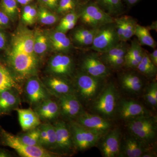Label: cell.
<instances>
[{
  "label": "cell",
  "instance_id": "obj_7",
  "mask_svg": "<svg viewBox=\"0 0 157 157\" xmlns=\"http://www.w3.org/2000/svg\"><path fill=\"white\" fill-rule=\"evenodd\" d=\"M117 100V90L114 85L109 83L96 99L94 104V109L103 116L112 117L115 113Z\"/></svg>",
  "mask_w": 157,
  "mask_h": 157
},
{
  "label": "cell",
  "instance_id": "obj_6",
  "mask_svg": "<svg viewBox=\"0 0 157 157\" xmlns=\"http://www.w3.org/2000/svg\"><path fill=\"white\" fill-rule=\"evenodd\" d=\"M104 79L94 77L83 71L77 74L75 78V86L82 101L88 102L95 98Z\"/></svg>",
  "mask_w": 157,
  "mask_h": 157
},
{
  "label": "cell",
  "instance_id": "obj_52",
  "mask_svg": "<svg viewBox=\"0 0 157 157\" xmlns=\"http://www.w3.org/2000/svg\"><path fill=\"white\" fill-rule=\"evenodd\" d=\"M17 2L19 3L21 5H27L29 4L26 0H16Z\"/></svg>",
  "mask_w": 157,
  "mask_h": 157
},
{
  "label": "cell",
  "instance_id": "obj_43",
  "mask_svg": "<svg viewBox=\"0 0 157 157\" xmlns=\"http://www.w3.org/2000/svg\"><path fill=\"white\" fill-rule=\"evenodd\" d=\"M37 14H38V11L37 10L35 6H32L28 15L24 21V22L27 24H33L35 22V20L37 16Z\"/></svg>",
  "mask_w": 157,
  "mask_h": 157
},
{
  "label": "cell",
  "instance_id": "obj_51",
  "mask_svg": "<svg viewBox=\"0 0 157 157\" xmlns=\"http://www.w3.org/2000/svg\"><path fill=\"white\" fill-rule=\"evenodd\" d=\"M155 156V154L151 152H146L142 155V157H153Z\"/></svg>",
  "mask_w": 157,
  "mask_h": 157
},
{
  "label": "cell",
  "instance_id": "obj_1",
  "mask_svg": "<svg viewBox=\"0 0 157 157\" xmlns=\"http://www.w3.org/2000/svg\"><path fill=\"white\" fill-rule=\"evenodd\" d=\"M0 143L13 149L23 157H55L60 155L40 146H30L21 141L17 135L7 132L0 126Z\"/></svg>",
  "mask_w": 157,
  "mask_h": 157
},
{
  "label": "cell",
  "instance_id": "obj_40",
  "mask_svg": "<svg viewBox=\"0 0 157 157\" xmlns=\"http://www.w3.org/2000/svg\"><path fill=\"white\" fill-rule=\"evenodd\" d=\"M125 62V56H123L112 59L106 63L113 68L118 69L124 66Z\"/></svg>",
  "mask_w": 157,
  "mask_h": 157
},
{
  "label": "cell",
  "instance_id": "obj_28",
  "mask_svg": "<svg viewBox=\"0 0 157 157\" xmlns=\"http://www.w3.org/2000/svg\"><path fill=\"white\" fill-rule=\"evenodd\" d=\"M95 2L110 16L120 14L123 11L122 0H95Z\"/></svg>",
  "mask_w": 157,
  "mask_h": 157
},
{
  "label": "cell",
  "instance_id": "obj_38",
  "mask_svg": "<svg viewBox=\"0 0 157 157\" xmlns=\"http://www.w3.org/2000/svg\"><path fill=\"white\" fill-rule=\"evenodd\" d=\"M76 5V0H59L56 11L59 14H67L74 10Z\"/></svg>",
  "mask_w": 157,
  "mask_h": 157
},
{
  "label": "cell",
  "instance_id": "obj_24",
  "mask_svg": "<svg viewBox=\"0 0 157 157\" xmlns=\"http://www.w3.org/2000/svg\"><path fill=\"white\" fill-rule=\"evenodd\" d=\"M147 151L145 143L136 137H127L124 144L123 153L125 156L140 157Z\"/></svg>",
  "mask_w": 157,
  "mask_h": 157
},
{
  "label": "cell",
  "instance_id": "obj_18",
  "mask_svg": "<svg viewBox=\"0 0 157 157\" xmlns=\"http://www.w3.org/2000/svg\"><path fill=\"white\" fill-rule=\"evenodd\" d=\"M114 22L121 42H127L135 36L137 24L135 18L125 15L115 18Z\"/></svg>",
  "mask_w": 157,
  "mask_h": 157
},
{
  "label": "cell",
  "instance_id": "obj_30",
  "mask_svg": "<svg viewBox=\"0 0 157 157\" xmlns=\"http://www.w3.org/2000/svg\"><path fill=\"white\" fill-rule=\"evenodd\" d=\"M130 45L126 42H120L116 46L106 52L102 53V59L105 63L113 59L125 56Z\"/></svg>",
  "mask_w": 157,
  "mask_h": 157
},
{
  "label": "cell",
  "instance_id": "obj_25",
  "mask_svg": "<svg viewBox=\"0 0 157 157\" xmlns=\"http://www.w3.org/2000/svg\"><path fill=\"white\" fill-rule=\"evenodd\" d=\"M48 38L52 48L57 52H67L72 47L70 39L65 33L60 31L52 32Z\"/></svg>",
  "mask_w": 157,
  "mask_h": 157
},
{
  "label": "cell",
  "instance_id": "obj_5",
  "mask_svg": "<svg viewBox=\"0 0 157 157\" xmlns=\"http://www.w3.org/2000/svg\"><path fill=\"white\" fill-rule=\"evenodd\" d=\"M82 22L92 29H98L102 26L114 22V19L95 2H88L82 8L80 14Z\"/></svg>",
  "mask_w": 157,
  "mask_h": 157
},
{
  "label": "cell",
  "instance_id": "obj_16",
  "mask_svg": "<svg viewBox=\"0 0 157 157\" xmlns=\"http://www.w3.org/2000/svg\"><path fill=\"white\" fill-rule=\"evenodd\" d=\"M118 113L121 119L127 121L136 118L149 115L148 111L143 105L131 100H123L118 105Z\"/></svg>",
  "mask_w": 157,
  "mask_h": 157
},
{
  "label": "cell",
  "instance_id": "obj_47",
  "mask_svg": "<svg viewBox=\"0 0 157 157\" xmlns=\"http://www.w3.org/2000/svg\"><path fill=\"white\" fill-rule=\"evenodd\" d=\"M152 62L157 67V49H155L152 52L148 54Z\"/></svg>",
  "mask_w": 157,
  "mask_h": 157
},
{
  "label": "cell",
  "instance_id": "obj_45",
  "mask_svg": "<svg viewBox=\"0 0 157 157\" xmlns=\"http://www.w3.org/2000/svg\"><path fill=\"white\" fill-rule=\"evenodd\" d=\"M78 18L75 19L72 22L69 23L67 24L61 26H58L57 29V30L60 31L63 33H67V32L72 29L74 28V27L76 25V23H77V20Z\"/></svg>",
  "mask_w": 157,
  "mask_h": 157
},
{
  "label": "cell",
  "instance_id": "obj_2",
  "mask_svg": "<svg viewBox=\"0 0 157 157\" xmlns=\"http://www.w3.org/2000/svg\"><path fill=\"white\" fill-rule=\"evenodd\" d=\"M127 128L134 137L145 144L150 143L156 135V120L150 115L140 117L128 121Z\"/></svg>",
  "mask_w": 157,
  "mask_h": 157
},
{
  "label": "cell",
  "instance_id": "obj_44",
  "mask_svg": "<svg viewBox=\"0 0 157 157\" xmlns=\"http://www.w3.org/2000/svg\"><path fill=\"white\" fill-rule=\"evenodd\" d=\"M45 7L52 10H56L58 6L59 0H40Z\"/></svg>",
  "mask_w": 157,
  "mask_h": 157
},
{
  "label": "cell",
  "instance_id": "obj_15",
  "mask_svg": "<svg viewBox=\"0 0 157 157\" xmlns=\"http://www.w3.org/2000/svg\"><path fill=\"white\" fill-rule=\"evenodd\" d=\"M53 124L56 133V149L65 154L71 152L74 147L69 125L62 120L57 121Z\"/></svg>",
  "mask_w": 157,
  "mask_h": 157
},
{
  "label": "cell",
  "instance_id": "obj_23",
  "mask_svg": "<svg viewBox=\"0 0 157 157\" xmlns=\"http://www.w3.org/2000/svg\"><path fill=\"white\" fill-rule=\"evenodd\" d=\"M120 81L123 88L129 92H139L143 86V82L141 77L134 72L124 73L121 76Z\"/></svg>",
  "mask_w": 157,
  "mask_h": 157
},
{
  "label": "cell",
  "instance_id": "obj_53",
  "mask_svg": "<svg viewBox=\"0 0 157 157\" xmlns=\"http://www.w3.org/2000/svg\"><path fill=\"white\" fill-rule=\"evenodd\" d=\"M26 1H27L28 2L29 4V3H30L33 0H26Z\"/></svg>",
  "mask_w": 157,
  "mask_h": 157
},
{
  "label": "cell",
  "instance_id": "obj_14",
  "mask_svg": "<svg viewBox=\"0 0 157 157\" xmlns=\"http://www.w3.org/2000/svg\"><path fill=\"white\" fill-rule=\"evenodd\" d=\"M82 68L83 72L98 78H104L110 74L106 65L96 54L94 53L85 57L82 63Z\"/></svg>",
  "mask_w": 157,
  "mask_h": 157
},
{
  "label": "cell",
  "instance_id": "obj_19",
  "mask_svg": "<svg viewBox=\"0 0 157 157\" xmlns=\"http://www.w3.org/2000/svg\"><path fill=\"white\" fill-rule=\"evenodd\" d=\"M43 84L48 93L56 97L74 94V89L73 86L64 78L51 76L46 78Z\"/></svg>",
  "mask_w": 157,
  "mask_h": 157
},
{
  "label": "cell",
  "instance_id": "obj_32",
  "mask_svg": "<svg viewBox=\"0 0 157 157\" xmlns=\"http://www.w3.org/2000/svg\"><path fill=\"white\" fill-rule=\"evenodd\" d=\"M20 140L30 146H40L39 126L17 135Z\"/></svg>",
  "mask_w": 157,
  "mask_h": 157
},
{
  "label": "cell",
  "instance_id": "obj_3",
  "mask_svg": "<svg viewBox=\"0 0 157 157\" xmlns=\"http://www.w3.org/2000/svg\"><path fill=\"white\" fill-rule=\"evenodd\" d=\"M8 63L13 71L21 78L33 76L38 66L36 54L11 50L8 56Z\"/></svg>",
  "mask_w": 157,
  "mask_h": 157
},
{
  "label": "cell",
  "instance_id": "obj_4",
  "mask_svg": "<svg viewBox=\"0 0 157 157\" xmlns=\"http://www.w3.org/2000/svg\"><path fill=\"white\" fill-rule=\"evenodd\" d=\"M120 42L113 22L97 29L91 48L97 52L104 53L115 47Z\"/></svg>",
  "mask_w": 157,
  "mask_h": 157
},
{
  "label": "cell",
  "instance_id": "obj_29",
  "mask_svg": "<svg viewBox=\"0 0 157 157\" xmlns=\"http://www.w3.org/2000/svg\"><path fill=\"white\" fill-rule=\"evenodd\" d=\"M135 36L137 37V40L141 45H147L153 48L156 47V42L151 35L148 27L144 26L137 24Z\"/></svg>",
  "mask_w": 157,
  "mask_h": 157
},
{
  "label": "cell",
  "instance_id": "obj_9",
  "mask_svg": "<svg viewBox=\"0 0 157 157\" xmlns=\"http://www.w3.org/2000/svg\"><path fill=\"white\" fill-rule=\"evenodd\" d=\"M24 91L26 99L29 104L35 107L42 101L49 98L48 91L44 84L34 75L27 79Z\"/></svg>",
  "mask_w": 157,
  "mask_h": 157
},
{
  "label": "cell",
  "instance_id": "obj_42",
  "mask_svg": "<svg viewBox=\"0 0 157 157\" xmlns=\"http://www.w3.org/2000/svg\"><path fill=\"white\" fill-rule=\"evenodd\" d=\"M78 17L79 16L76 12L71 11V12L67 13V15H65L64 17L61 20L58 26L64 25L72 22L75 19L78 18Z\"/></svg>",
  "mask_w": 157,
  "mask_h": 157
},
{
  "label": "cell",
  "instance_id": "obj_41",
  "mask_svg": "<svg viewBox=\"0 0 157 157\" xmlns=\"http://www.w3.org/2000/svg\"><path fill=\"white\" fill-rule=\"evenodd\" d=\"M11 19L2 10L0 9V29H5L8 28L10 24Z\"/></svg>",
  "mask_w": 157,
  "mask_h": 157
},
{
  "label": "cell",
  "instance_id": "obj_8",
  "mask_svg": "<svg viewBox=\"0 0 157 157\" xmlns=\"http://www.w3.org/2000/svg\"><path fill=\"white\" fill-rule=\"evenodd\" d=\"M74 148L84 151L96 145L101 135L91 132L76 121H71L69 125Z\"/></svg>",
  "mask_w": 157,
  "mask_h": 157
},
{
  "label": "cell",
  "instance_id": "obj_22",
  "mask_svg": "<svg viewBox=\"0 0 157 157\" xmlns=\"http://www.w3.org/2000/svg\"><path fill=\"white\" fill-rule=\"evenodd\" d=\"M18 114L20 125L24 132L38 127L42 124L40 118L35 110L31 108L15 109Z\"/></svg>",
  "mask_w": 157,
  "mask_h": 157
},
{
  "label": "cell",
  "instance_id": "obj_33",
  "mask_svg": "<svg viewBox=\"0 0 157 157\" xmlns=\"http://www.w3.org/2000/svg\"><path fill=\"white\" fill-rule=\"evenodd\" d=\"M48 38L45 34L40 31L35 32L34 44V52L36 55H42L48 49Z\"/></svg>",
  "mask_w": 157,
  "mask_h": 157
},
{
  "label": "cell",
  "instance_id": "obj_13",
  "mask_svg": "<svg viewBox=\"0 0 157 157\" xmlns=\"http://www.w3.org/2000/svg\"><path fill=\"white\" fill-rule=\"evenodd\" d=\"M60 114L69 119L76 118L82 112V106L75 94L59 96Z\"/></svg>",
  "mask_w": 157,
  "mask_h": 157
},
{
  "label": "cell",
  "instance_id": "obj_49",
  "mask_svg": "<svg viewBox=\"0 0 157 157\" xmlns=\"http://www.w3.org/2000/svg\"><path fill=\"white\" fill-rule=\"evenodd\" d=\"M12 155L10 152L4 149L0 148V157H11Z\"/></svg>",
  "mask_w": 157,
  "mask_h": 157
},
{
  "label": "cell",
  "instance_id": "obj_21",
  "mask_svg": "<svg viewBox=\"0 0 157 157\" xmlns=\"http://www.w3.org/2000/svg\"><path fill=\"white\" fill-rule=\"evenodd\" d=\"M34 110L41 121L55 119L60 114L59 104L49 98L38 104Z\"/></svg>",
  "mask_w": 157,
  "mask_h": 157
},
{
  "label": "cell",
  "instance_id": "obj_39",
  "mask_svg": "<svg viewBox=\"0 0 157 157\" xmlns=\"http://www.w3.org/2000/svg\"><path fill=\"white\" fill-rule=\"evenodd\" d=\"M145 98L147 101L151 106L156 107L157 104V83L154 82L150 84L147 90Z\"/></svg>",
  "mask_w": 157,
  "mask_h": 157
},
{
  "label": "cell",
  "instance_id": "obj_17",
  "mask_svg": "<svg viewBox=\"0 0 157 157\" xmlns=\"http://www.w3.org/2000/svg\"><path fill=\"white\" fill-rule=\"evenodd\" d=\"M101 145L102 155L105 157H114L120 155L121 133L117 129L109 131L105 134Z\"/></svg>",
  "mask_w": 157,
  "mask_h": 157
},
{
  "label": "cell",
  "instance_id": "obj_36",
  "mask_svg": "<svg viewBox=\"0 0 157 157\" xmlns=\"http://www.w3.org/2000/svg\"><path fill=\"white\" fill-rule=\"evenodd\" d=\"M17 2L16 0H1L0 9L2 10L11 20L14 19L17 11Z\"/></svg>",
  "mask_w": 157,
  "mask_h": 157
},
{
  "label": "cell",
  "instance_id": "obj_46",
  "mask_svg": "<svg viewBox=\"0 0 157 157\" xmlns=\"http://www.w3.org/2000/svg\"><path fill=\"white\" fill-rule=\"evenodd\" d=\"M7 44V37L4 30L0 29V51L6 48Z\"/></svg>",
  "mask_w": 157,
  "mask_h": 157
},
{
  "label": "cell",
  "instance_id": "obj_26",
  "mask_svg": "<svg viewBox=\"0 0 157 157\" xmlns=\"http://www.w3.org/2000/svg\"><path fill=\"white\" fill-rule=\"evenodd\" d=\"M15 89L19 92L21 88L7 66L0 60V93L7 90Z\"/></svg>",
  "mask_w": 157,
  "mask_h": 157
},
{
  "label": "cell",
  "instance_id": "obj_31",
  "mask_svg": "<svg viewBox=\"0 0 157 157\" xmlns=\"http://www.w3.org/2000/svg\"><path fill=\"white\" fill-rule=\"evenodd\" d=\"M136 69L140 74L147 77H151L156 75L157 67L153 63L148 54L145 51L143 58Z\"/></svg>",
  "mask_w": 157,
  "mask_h": 157
},
{
  "label": "cell",
  "instance_id": "obj_11",
  "mask_svg": "<svg viewBox=\"0 0 157 157\" xmlns=\"http://www.w3.org/2000/svg\"><path fill=\"white\" fill-rule=\"evenodd\" d=\"M35 32L26 29L17 31L12 38L11 51L30 54H35L34 44Z\"/></svg>",
  "mask_w": 157,
  "mask_h": 157
},
{
  "label": "cell",
  "instance_id": "obj_12",
  "mask_svg": "<svg viewBox=\"0 0 157 157\" xmlns=\"http://www.w3.org/2000/svg\"><path fill=\"white\" fill-rule=\"evenodd\" d=\"M48 67L49 72L54 76L65 78L73 73V60L67 55L58 54L51 58Z\"/></svg>",
  "mask_w": 157,
  "mask_h": 157
},
{
  "label": "cell",
  "instance_id": "obj_48",
  "mask_svg": "<svg viewBox=\"0 0 157 157\" xmlns=\"http://www.w3.org/2000/svg\"><path fill=\"white\" fill-rule=\"evenodd\" d=\"M32 6H30V5H26L25 7H24L22 13V19L24 21L25 20L28 15L30 10H31V8H32Z\"/></svg>",
  "mask_w": 157,
  "mask_h": 157
},
{
  "label": "cell",
  "instance_id": "obj_10",
  "mask_svg": "<svg viewBox=\"0 0 157 157\" xmlns=\"http://www.w3.org/2000/svg\"><path fill=\"white\" fill-rule=\"evenodd\" d=\"M76 122L91 132L103 136L111 128V124L99 115L91 114L82 110L76 118Z\"/></svg>",
  "mask_w": 157,
  "mask_h": 157
},
{
  "label": "cell",
  "instance_id": "obj_20",
  "mask_svg": "<svg viewBox=\"0 0 157 157\" xmlns=\"http://www.w3.org/2000/svg\"><path fill=\"white\" fill-rule=\"evenodd\" d=\"M15 89L7 90L0 93V117L8 115L18 108L20 98Z\"/></svg>",
  "mask_w": 157,
  "mask_h": 157
},
{
  "label": "cell",
  "instance_id": "obj_37",
  "mask_svg": "<svg viewBox=\"0 0 157 157\" xmlns=\"http://www.w3.org/2000/svg\"><path fill=\"white\" fill-rule=\"evenodd\" d=\"M47 133V149H56V133L53 124L46 123H45Z\"/></svg>",
  "mask_w": 157,
  "mask_h": 157
},
{
  "label": "cell",
  "instance_id": "obj_35",
  "mask_svg": "<svg viewBox=\"0 0 157 157\" xmlns=\"http://www.w3.org/2000/svg\"><path fill=\"white\" fill-rule=\"evenodd\" d=\"M37 16L40 22L46 25L54 24L59 19L58 17L55 14L43 7L39 8Z\"/></svg>",
  "mask_w": 157,
  "mask_h": 157
},
{
  "label": "cell",
  "instance_id": "obj_50",
  "mask_svg": "<svg viewBox=\"0 0 157 157\" xmlns=\"http://www.w3.org/2000/svg\"><path fill=\"white\" fill-rule=\"evenodd\" d=\"M124 1L128 6H132L137 4L140 0H124Z\"/></svg>",
  "mask_w": 157,
  "mask_h": 157
},
{
  "label": "cell",
  "instance_id": "obj_27",
  "mask_svg": "<svg viewBox=\"0 0 157 157\" xmlns=\"http://www.w3.org/2000/svg\"><path fill=\"white\" fill-rule=\"evenodd\" d=\"M97 29L80 28L73 34V39L78 45L86 46L91 45Z\"/></svg>",
  "mask_w": 157,
  "mask_h": 157
},
{
  "label": "cell",
  "instance_id": "obj_34",
  "mask_svg": "<svg viewBox=\"0 0 157 157\" xmlns=\"http://www.w3.org/2000/svg\"><path fill=\"white\" fill-rule=\"evenodd\" d=\"M144 52L145 50L142 48L137 39H134L127 52L125 59L132 58L141 60Z\"/></svg>",
  "mask_w": 157,
  "mask_h": 157
}]
</instances>
